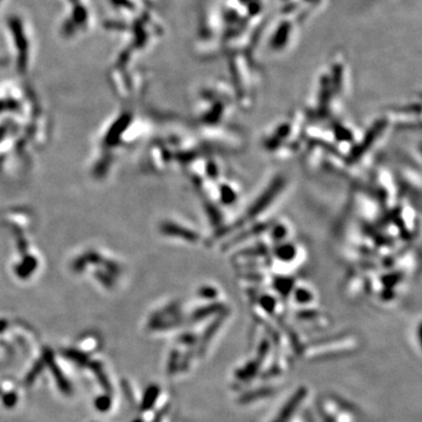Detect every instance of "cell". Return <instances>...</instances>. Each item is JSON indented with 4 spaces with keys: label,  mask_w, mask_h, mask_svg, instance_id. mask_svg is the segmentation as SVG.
Returning a JSON list of instances; mask_svg holds the SVG:
<instances>
[{
    "label": "cell",
    "mask_w": 422,
    "mask_h": 422,
    "mask_svg": "<svg viewBox=\"0 0 422 422\" xmlns=\"http://www.w3.org/2000/svg\"><path fill=\"white\" fill-rule=\"evenodd\" d=\"M134 422H144V421H142V420H141V418H136V420H135Z\"/></svg>",
    "instance_id": "15"
},
{
    "label": "cell",
    "mask_w": 422,
    "mask_h": 422,
    "mask_svg": "<svg viewBox=\"0 0 422 422\" xmlns=\"http://www.w3.org/2000/svg\"><path fill=\"white\" fill-rule=\"evenodd\" d=\"M268 352H270V343H268V340H266V339L261 340L259 346H258L257 358H256V360L259 362L260 365H261V361H263L264 359L267 357Z\"/></svg>",
    "instance_id": "9"
},
{
    "label": "cell",
    "mask_w": 422,
    "mask_h": 422,
    "mask_svg": "<svg viewBox=\"0 0 422 422\" xmlns=\"http://www.w3.org/2000/svg\"><path fill=\"white\" fill-rule=\"evenodd\" d=\"M180 359H181V355L176 350H174L172 353H170V358H169V362H168V372L169 373H172V374H173V373L179 371Z\"/></svg>",
    "instance_id": "11"
},
{
    "label": "cell",
    "mask_w": 422,
    "mask_h": 422,
    "mask_svg": "<svg viewBox=\"0 0 422 422\" xmlns=\"http://www.w3.org/2000/svg\"><path fill=\"white\" fill-rule=\"evenodd\" d=\"M260 369V364L257 360H252L247 362L245 366L237 369L235 372L236 378L240 380V381H249V380L253 379L254 376L258 374Z\"/></svg>",
    "instance_id": "4"
},
{
    "label": "cell",
    "mask_w": 422,
    "mask_h": 422,
    "mask_svg": "<svg viewBox=\"0 0 422 422\" xmlns=\"http://www.w3.org/2000/svg\"><path fill=\"white\" fill-rule=\"evenodd\" d=\"M160 392H161V389H160V387L155 385V383H153V385H151L146 389L144 397H142L141 407H139L142 411H147L154 407L156 400H158L160 395Z\"/></svg>",
    "instance_id": "5"
},
{
    "label": "cell",
    "mask_w": 422,
    "mask_h": 422,
    "mask_svg": "<svg viewBox=\"0 0 422 422\" xmlns=\"http://www.w3.org/2000/svg\"><path fill=\"white\" fill-rule=\"evenodd\" d=\"M306 395H308V388L305 386L299 387V388L296 390L290 399L288 400V402L284 404V407L282 408L279 414L275 416V418L272 422H289V420L294 416L296 411H297L298 407L301 406L303 400L305 399Z\"/></svg>",
    "instance_id": "1"
},
{
    "label": "cell",
    "mask_w": 422,
    "mask_h": 422,
    "mask_svg": "<svg viewBox=\"0 0 422 422\" xmlns=\"http://www.w3.org/2000/svg\"><path fill=\"white\" fill-rule=\"evenodd\" d=\"M111 406V397L109 394L101 395L95 400V407L100 411H107Z\"/></svg>",
    "instance_id": "10"
},
{
    "label": "cell",
    "mask_w": 422,
    "mask_h": 422,
    "mask_svg": "<svg viewBox=\"0 0 422 422\" xmlns=\"http://www.w3.org/2000/svg\"><path fill=\"white\" fill-rule=\"evenodd\" d=\"M0 393H2V390H0Z\"/></svg>",
    "instance_id": "16"
},
{
    "label": "cell",
    "mask_w": 422,
    "mask_h": 422,
    "mask_svg": "<svg viewBox=\"0 0 422 422\" xmlns=\"http://www.w3.org/2000/svg\"><path fill=\"white\" fill-rule=\"evenodd\" d=\"M180 341L182 344H186V345H188V346H190V345H194L195 343H196V337L195 336H193V334H184V336H182L180 338Z\"/></svg>",
    "instance_id": "13"
},
{
    "label": "cell",
    "mask_w": 422,
    "mask_h": 422,
    "mask_svg": "<svg viewBox=\"0 0 422 422\" xmlns=\"http://www.w3.org/2000/svg\"><path fill=\"white\" fill-rule=\"evenodd\" d=\"M62 355H64V358L75 362L76 365L81 366V367H85L89 362L88 354L83 353V352L79 350H75V348H66V350L62 351Z\"/></svg>",
    "instance_id": "7"
},
{
    "label": "cell",
    "mask_w": 422,
    "mask_h": 422,
    "mask_svg": "<svg viewBox=\"0 0 422 422\" xmlns=\"http://www.w3.org/2000/svg\"><path fill=\"white\" fill-rule=\"evenodd\" d=\"M43 360L45 361V364H46L48 367L51 368V372L54 376L55 381H57V385L59 387V389H60L61 392L65 394V395H72L73 388L71 386V382H69L68 380L66 379V376L62 374L61 369L58 367L57 364H55L54 354H53V352H52L51 348H45L44 352H43Z\"/></svg>",
    "instance_id": "2"
},
{
    "label": "cell",
    "mask_w": 422,
    "mask_h": 422,
    "mask_svg": "<svg viewBox=\"0 0 422 422\" xmlns=\"http://www.w3.org/2000/svg\"><path fill=\"white\" fill-rule=\"evenodd\" d=\"M275 389L272 388V387H260V388L252 389L250 392L244 393L242 396L238 399V402L242 404H249L253 401L266 399V397H270L274 395Z\"/></svg>",
    "instance_id": "3"
},
{
    "label": "cell",
    "mask_w": 422,
    "mask_h": 422,
    "mask_svg": "<svg viewBox=\"0 0 422 422\" xmlns=\"http://www.w3.org/2000/svg\"><path fill=\"white\" fill-rule=\"evenodd\" d=\"M45 366H46V364H45V361L43 360V358H41L39 361H37L36 364H34L32 369H31V371L29 372V374H27L26 378H25V385L26 386H31V385H32V383L34 382V380H36L38 378V376H39L40 373L43 372V369L45 368Z\"/></svg>",
    "instance_id": "8"
},
{
    "label": "cell",
    "mask_w": 422,
    "mask_h": 422,
    "mask_svg": "<svg viewBox=\"0 0 422 422\" xmlns=\"http://www.w3.org/2000/svg\"><path fill=\"white\" fill-rule=\"evenodd\" d=\"M3 402H4L5 407L8 408L15 407L17 402H18V395H17L15 392L5 393L4 395H3Z\"/></svg>",
    "instance_id": "12"
},
{
    "label": "cell",
    "mask_w": 422,
    "mask_h": 422,
    "mask_svg": "<svg viewBox=\"0 0 422 422\" xmlns=\"http://www.w3.org/2000/svg\"><path fill=\"white\" fill-rule=\"evenodd\" d=\"M162 415H163V411H161V414H159L158 416L154 418V422H161L162 421Z\"/></svg>",
    "instance_id": "14"
},
{
    "label": "cell",
    "mask_w": 422,
    "mask_h": 422,
    "mask_svg": "<svg viewBox=\"0 0 422 422\" xmlns=\"http://www.w3.org/2000/svg\"><path fill=\"white\" fill-rule=\"evenodd\" d=\"M87 366H88V367L92 369L94 373H95V375H96L97 380H99L101 387H102V388L106 390L107 394H110L111 386H110L109 380H108V378H107L106 373H104V371H103L102 365H101L100 362H97V361H89L88 365H87Z\"/></svg>",
    "instance_id": "6"
}]
</instances>
